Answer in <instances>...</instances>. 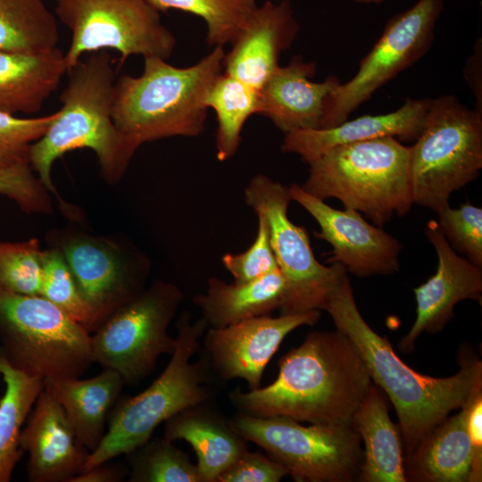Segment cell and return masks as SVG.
Wrapping results in <instances>:
<instances>
[{
	"label": "cell",
	"mask_w": 482,
	"mask_h": 482,
	"mask_svg": "<svg viewBox=\"0 0 482 482\" xmlns=\"http://www.w3.org/2000/svg\"><path fill=\"white\" fill-rule=\"evenodd\" d=\"M114 61L108 50L93 52L67 73L69 80L60 96L62 107L46 133L29 149V161L45 187L59 195L51 179L54 161L79 148L91 149L103 176L117 181L138 148L115 127L112 118Z\"/></svg>",
	"instance_id": "3"
},
{
	"label": "cell",
	"mask_w": 482,
	"mask_h": 482,
	"mask_svg": "<svg viewBox=\"0 0 482 482\" xmlns=\"http://www.w3.org/2000/svg\"><path fill=\"white\" fill-rule=\"evenodd\" d=\"M438 226L455 252L482 268V209L466 203L437 212Z\"/></svg>",
	"instance_id": "35"
},
{
	"label": "cell",
	"mask_w": 482,
	"mask_h": 482,
	"mask_svg": "<svg viewBox=\"0 0 482 482\" xmlns=\"http://www.w3.org/2000/svg\"><path fill=\"white\" fill-rule=\"evenodd\" d=\"M410 157L411 146L393 137L337 145L308 163L300 186L322 201L339 200L382 228L414 204Z\"/></svg>",
	"instance_id": "5"
},
{
	"label": "cell",
	"mask_w": 482,
	"mask_h": 482,
	"mask_svg": "<svg viewBox=\"0 0 482 482\" xmlns=\"http://www.w3.org/2000/svg\"><path fill=\"white\" fill-rule=\"evenodd\" d=\"M299 31L289 0L258 6L225 54L224 73L259 90L279 66Z\"/></svg>",
	"instance_id": "19"
},
{
	"label": "cell",
	"mask_w": 482,
	"mask_h": 482,
	"mask_svg": "<svg viewBox=\"0 0 482 482\" xmlns=\"http://www.w3.org/2000/svg\"><path fill=\"white\" fill-rule=\"evenodd\" d=\"M206 105L216 113L217 158L223 162L235 155L245 122L258 113L259 90L222 72L209 89Z\"/></svg>",
	"instance_id": "30"
},
{
	"label": "cell",
	"mask_w": 482,
	"mask_h": 482,
	"mask_svg": "<svg viewBox=\"0 0 482 482\" xmlns=\"http://www.w3.org/2000/svg\"><path fill=\"white\" fill-rule=\"evenodd\" d=\"M319 311L247 319L204 332L203 356L213 377L222 381L244 379L250 390L261 387L265 367L283 339L303 325H314Z\"/></svg>",
	"instance_id": "14"
},
{
	"label": "cell",
	"mask_w": 482,
	"mask_h": 482,
	"mask_svg": "<svg viewBox=\"0 0 482 482\" xmlns=\"http://www.w3.org/2000/svg\"><path fill=\"white\" fill-rule=\"evenodd\" d=\"M0 376L5 387L0 398V482H9L23 453V425L44 389V379L13 367L2 354Z\"/></svg>",
	"instance_id": "28"
},
{
	"label": "cell",
	"mask_w": 482,
	"mask_h": 482,
	"mask_svg": "<svg viewBox=\"0 0 482 482\" xmlns=\"http://www.w3.org/2000/svg\"><path fill=\"white\" fill-rule=\"evenodd\" d=\"M288 475L279 462L259 452H244L217 479V482H278Z\"/></svg>",
	"instance_id": "39"
},
{
	"label": "cell",
	"mask_w": 482,
	"mask_h": 482,
	"mask_svg": "<svg viewBox=\"0 0 482 482\" xmlns=\"http://www.w3.org/2000/svg\"><path fill=\"white\" fill-rule=\"evenodd\" d=\"M444 0H419L392 17L355 75L328 98L322 129L337 126L400 72L418 62L429 49Z\"/></svg>",
	"instance_id": "13"
},
{
	"label": "cell",
	"mask_w": 482,
	"mask_h": 482,
	"mask_svg": "<svg viewBox=\"0 0 482 482\" xmlns=\"http://www.w3.org/2000/svg\"><path fill=\"white\" fill-rule=\"evenodd\" d=\"M128 455L130 482H203L196 464L163 436L149 439Z\"/></svg>",
	"instance_id": "32"
},
{
	"label": "cell",
	"mask_w": 482,
	"mask_h": 482,
	"mask_svg": "<svg viewBox=\"0 0 482 482\" xmlns=\"http://www.w3.org/2000/svg\"><path fill=\"white\" fill-rule=\"evenodd\" d=\"M288 188L291 199L318 223L315 237L331 245L330 262L342 264L347 272L360 278L398 271L402 245L396 237L370 224L353 209H335L295 183Z\"/></svg>",
	"instance_id": "15"
},
{
	"label": "cell",
	"mask_w": 482,
	"mask_h": 482,
	"mask_svg": "<svg viewBox=\"0 0 482 482\" xmlns=\"http://www.w3.org/2000/svg\"><path fill=\"white\" fill-rule=\"evenodd\" d=\"M158 12L177 9L202 18L210 46L231 44L258 7L256 0H147Z\"/></svg>",
	"instance_id": "31"
},
{
	"label": "cell",
	"mask_w": 482,
	"mask_h": 482,
	"mask_svg": "<svg viewBox=\"0 0 482 482\" xmlns=\"http://www.w3.org/2000/svg\"><path fill=\"white\" fill-rule=\"evenodd\" d=\"M184 300L174 284L155 281L112 312L91 336L95 362L117 371L128 385L150 375L162 354L171 355L177 339L168 326Z\"/></svg>",
	"instance_id": "10"
},
{
	"label": "cell",
	"mask_w": 482,
	"mask_h": 482,
	"mask_svg": "<svg viewBox=\"0 0 482 482\" xmlns=\"http://www.w3.org/2000/svg\"><path fill=\"white\" fill-rule=\"evenodd\" d=\"M482 45L478 38L474 53L467 60L464 67V78L476 99V110L482 112Z\"/></svg>",
	"instance_id": "41"
},
{
	"label": "cell",
	"mask_w": 482,
	"mask_h": 482,
	"mask_svg": "<svg viewBox=\"0 0 482 482\" xmlns=\"http://www.w3.org/2000/svg\"><path fill=\"white\" fill-rule=\"evenodd\" d=\"M258 217V229L252 245L239 253H225L221 262L232 275L234 283H245L278 269L270 244L267 221Z\"/></svg>",
	"instance_id": "37"
},
{
	"label": "cell",
	"mask_w": 482,
	"mask_h": 482,
	"mask_svg": "<svg viewBox=\"0 0 482 482\" xmlns=\"http://www.w3.org/2000/svg\"><path fill=\"white\" fill-rule=\"evenodd\" d=\"M471 462L464 405L432 428L403 457L407 481L470 482Z\"/></svg>",
	"instance_id": "25"
},
{
	"label": "cell",
	"mask_w": 482,
	"mask_h": 482,
	"mask_svg": "<svg viewBox=\"0 0 482 482\" xmlns=\"http://www.w3.org/2000/svg\"><path fill=\"white\" fill-rule=\"evenodd\" d=\"M42 253L37 239L0 243V289L22 295H41Z\"/></svg>",
	"instance_id": "34"
},
{
	"label": "cell",
	"mask_w": 482,
	"mask_h": 482,
	"mask_svg": "<svg viewBox=\"0 0 482 482\" xmlns=\"http://www.w3.org/2000/svg\"><path fill=\"white\" fill-rule=\"evenodd\" d=\"M287 283L279 269L245 283H227L216 277L208 279L204 294L194 296L208 328H220L280 309Z\"/></svg>",
	"instance_id": "27"
},
{
	"label": "cell",
	"mask_w": 482,
	"mask_h": 482,
	"mask_svg": "<svg viewBox=\"0 0 482 482\" xmlns=\"http://www.w3.org/2000/svg\"><path fill=\"white\" fill-rule=\"evenodd\" d=\"M316 70L315 62L299 55L278 66L259 89L257 114L269 118L285 134L322 129L328 98L341 82L334 75L312 81Z\"/></svg>",
	"instance_id": "20"
},
{
	"label": "cell",
	"mask_w": 482,
	"mask_h": 482,
	"mask_svg": "<svg viewBox=\"0 0 482 482\" xmlns=\"http://www.w3.org/2000/svg\"><path fill=\"white\" fill-rule=\"evenodd\" d=\"M177 328L176 348L166 368L146 389L117 404L84 470L129 454L146 443L161 423L192 405L210 401V368L203 356L191 362L201 349L200 339L208 326L202 318L192 322L190 313L185 312Z\"/></svg>",
	"instance_id": "6"
},
{
	"label": "cell",
	"mask_w": 482,
	"mask_h": 482,
	"mask_svg": "<svg viewBox=\"0 0 482 482\" xmlns=\"http://www.w3.org/2000/svg\"><path fill=\"white\" fill-rule=\"evenodd\" d=\"M466 426L472 449L470 482L482 478V388L477 390L464 404Z\"/></svg>",
	"instance_id": "40"
},
{
	"label": "cell",
	"mask_w": 482,
	"mask_h": 482,
	"mask_svg": "<svg viewBox=\"0 0 482 482\" xmlns=\"http://www.w3.org/2000/svg\"><path fill=\"white\" fill-rule=\"evenodd\" d=\"M47 189L32 173L29 163L0 170V194L12 199L26 212H47Z\"/></svg>",
	"instance_id": "38"
},
{
	"label": "cell",
	"mask_w": 482,
	"mask_h": 482,
	"mask_svg": "<svg viewBox=\"0 0 482 482\" xmlns=\"http://www.w3.org/2000/svg\"><path fill=\"white\" fill-rule=\"evenodd\" d=\"M224 56L223 46H215L188 67L144 57L140 76L125 74L116 79L112 108L115 127L137 147L176 136H199L207 119L206 96L223 72Z\"/></svg>",
	"instance_id": "4"
},
{
	"label": "cell",
	"mask_w": 482,
	"mask_h": 482,
	"mask_svg": "<svg viewBox=\"0 0 482 482\" xmlns=\"http://www.w3.org/2000/svg\"><path fill=\"white\" fill-rule=\"evenodd\" d=\"M245 201L265 218L278 267L287 283L281 314L322 310L325 299L345 268L321 264L315 257L306 229L287 216L289 188L264 174L254 175L245 188Z\"/></svg>",
	"instance_id": "12"
},
{
	"label": "cell",
	"mask_w": 482,
	"mask_h": 482,
	"mask_svg": "<svg viewBox=\"0 0 482 482\" xmlns=\"http://www.w3.org/2000/svg\"><path fill=\"white\" fill-rule=\"evenodd\" d=\"M163 437L172 442L185 440L192 446L203 482H217L218 477L248 450V441L209 401L167 420Z\"/></svg>",
	"instance_id": "22"
},
{
	"label": "cell",
	"mask_w": 482,
	"mask_h": 482,
	"mask_svg": "<svg viewBox=\"0 0 482 482\" xmlns=\"http://www.w3.org/2000/svg\"><path fill=\"white\" fill-rule=\"evenodd\" d=\"M0 354L46 378H79L95 362L91 335L42 295L0 289Z\"/></svg>",
	"instance_id": "8"
},
{
	"label": "cell",
	"mask_w": 482,
	"mask_h": 482,
	"mask_svg": "<svg viewBox=\"0 0 482 482\" xmlns=\"http://www.w3.org/2000/svg\"><path fill=\"white\" fill-rule=\"evenodd\" d=\"M62 254L94 312L97 328L144 289L146 264L141 260L129 261L109 243L92 237H76L63 245Z\"/></svg>",
	"instance_id": "16"
},
{
	"label": "cell",
	"mask_w": 482,
	"mask_h": 482,
	"mask_svg": "<svg viewBox=\"0 0 482 482\" xmlns=\"http://www.w3.org/2000/svg\"><path fill=\"white\" fill-rule=\"evenodd\" d=\"M20 445L29 454L31 482H69L84 470L90 453L77 439L62 405L45 389L21 430Z\"/></svg>",
	"instance_id": "18"
},
{
	"label": "cell",
	"mask_w": 482,
	"mask_h": 482,
	"mask_svg": "<svg viewBox=\"0 0 482 482\" xmlns=\"http://www.w3.org/2000/svg\"><path fill=\"white\" fill-rule=\"evenodd\" d=\"M426 237L437 255L436 273L414 288L417 316L410 331L399 342L403 353H410L422 332L436 333L453 315L454 306L463 300L481 303L482 270L464 256L457 254L445 239L436 220L427 223Z\"/></svg>",
	"instance_id": "17"
},
{
	"label": "cell",
	"mask_w": 482,
	"mask_h": 482,
	"mask_svg": "<svg viewBox=\"0 0 482 482\" xmlns=\"http://www.w3.org/2000/svg\"><path fill=\"white\" fill-rule=\"evenodd\" d=\"M322 310L331 316L337 329L354 344L373 383L392 402L406 455L432 428L482 388V364L478 360L463 358L460 370L447 378L426 376L404 363L388 339L377 334L362 318L347 272L329 291Z\"/></svg>",
	"instance_id": "2"
},
{
	"label": "cell",
	"mask_w": 482,
	"mask_h": 482,
	"mask_svg": "<svg viewBox=\"0 0 482 482\" xmlns=\"http://www.w3.org/2000/svg\"><path fill=\"white\" fill-rule=\"evenodd\" d=\"M354 2H357V3H362V4H379L385 0H353Z\"/></svg>",
	"instance_id": "43"
},
{
	"label": "cell",
	"mask_w": 482,
	"mask_h": 482,
	"mask_svg": "<svg viewBox=\"0 0 482 482\" xmlns=\"http://www.w3.org/2000/svg\"><path fill=\"white\" fill-rule=\"evenodd\" d=\"M58 40L56 20L43 0H0V52H44Z\"/></svg>",
	"instance_id": "29"
},
{
	"label": "cell",
	"mask_w": 482,
	"mask_h": 482,
	"mask_svg": "<svg viewBox=\"0 0 482 482\" xmlns=\"http://www.w3.org/2000/svg\"><path fill=\"white\" fill-rule=\"evenodd\" d=\"M373 383L354 344L342 331H314L278 362V375L264 387L229 395L241 413L284 416L311 424L351 425Z\"/></svg>",
	"instance_id": "1"
},
{
	"label": "cell",
	"mask_w": 482,
	"mask_h": 482,
	"mask_svg": "<svg viewBox=\"0 0 482 482\" xmlns=\"http://www.w3.org/2000/svg\"><path fill=\"white\" fill-rule=\"evenodd\" d=\"M124 385L122 377L111 369L87 379H44V389L62 405L77 439L89 452L102 440L107 413Z\"/></svg>",
	"instance_id": "26"
},
{
	"label": "cell",
	"mask_w": 482,
	"mask_h": 482,
	"mask_svg": "<svg viewBox=\"0 0 482 482\" xmlns=\"http://www.w3.org/2000/svg\"><path fill=\"white\" fill-rule=\"evenodd\" d=\"M351 425L364 442L358 480L406 482L400 430L392 422L387 401L375 383L353 413Z\"/></svg>",
	"instance_id": "24"
},
{
	"label": "cell",
	"mask_w": 482,
	"mask_h": 482,
	"mask_svg": "<svg viewBox=\"0 0 482 482\" xmlns=\"http://www.w3.org/2000/svg\"><path fill=\"white\" fill-rule=\"evenodd\" d=\"M123 478L122 469L103 463L80 472L69 482H118Z\"/></svg>",
	"instance_id": "42"
},
{
	"label": "cell",
	"mask_w": 482,
	"mask_h": 482,
	"mask_svg": "<svg viewBox=\"0 0 482 482\" xmlns=\"http://www.w3.org/2000/svg\"><path fill=\"white\" fill-rule=\"evenodd\" d=\"M411 146L413 203L437 212L482 169V112L450 95L431 98L422 130Z\"/></svg>",
	"instance_id": "7"
},
{
	"label": "cell",
	"mask_w": 482,
	"mask_h": 482,
	"mask_svg": "<svg viewBox=\"0 0 482 482\" xmlns=\"http://www.w3.org/2000/svg\"><path fill=\"white\" fill-rule=\"evenodd\" d=\"M54 12L71 32L67 71L87 53L113 49L120 69L130 55L167 60L176 46L147 0H55Z\"/></svg>",
	"instance_id": "11"
},
{
	"label": "cell",
	"mask_w": 482,
	"mask_h": 482,
	"mask_svg": "<svg viewBox=\"0 0 482 482\" xmlns=\"http://www.w3.org/2000/svg\"><path fill=\"white\" fill-rule=\"evenodd\" d=\"M431 98L407 99L396 111L363 115L330 128L296 130L285 134L283 153L295 154L307 163L326 150L345 144L393 137L401 141L420 136Z\"/></svg>",
	"instance_id": "21"
},
{
	"label": "cell",
	"mask_w": 482,
	"mask_h": 482,
	"mask_svg": "<svg viewBox=\"0 0 482 482\" xmlns=\"http://www.w3.org/2000/svg\"><path fill=\"white\" fill-rule=\"evenodd\" d=\"M66 72L64 54L57 47L38 53L0 52V112H39Z\"/></svg>",
	"instance_id": "23"
},
{
	"label": "cell",
	"mask_w": 482,
	"mask_h": 482,
	"mask_svg": "<svg viewBox=\"0 0 482 482\" xmlns=\"http://www.w3.org/2000/svg\"><path fill=\"white\" fill-rule=\"evenodd\" d=\"M57 114L19 118L0 112V170L29 163L30 145L46 133Z\"/></svg>",
	"instance_id": "36"
},
{
	"label": "cell",
	"mask_w": 482,
	"mask_h": 482,
	"mask_svg": "<svg viewBox=\"0 0 482 482\" xmlns=\"http://www.w3.org/2000/svg\"><path fill=\"white\" fill-rule=\"evenodd\" d=\"M41 295L62 309L89 333L97 328L93 311L83 298L62 252L44 251Z\"/></svg>",
	"instance_id": "33"
},
{
	"label": "cell",
	"mask_w": 482,
	"mask_h": 482,
	"mask_svg": "<svg viewBox=\"0 0 482 482\" xmlns=\"http://www.w3.org/2000/svg\"><path fill=\"white\" fill-rule=\"evenodd\" d=\"M248 442L264 449L297 482H351L363 460L361 436L352 425L311 424L284 416L253 417L239 412L230 420Z\"/></svg>",
	"instance_id": "9"
}]
</instances>
